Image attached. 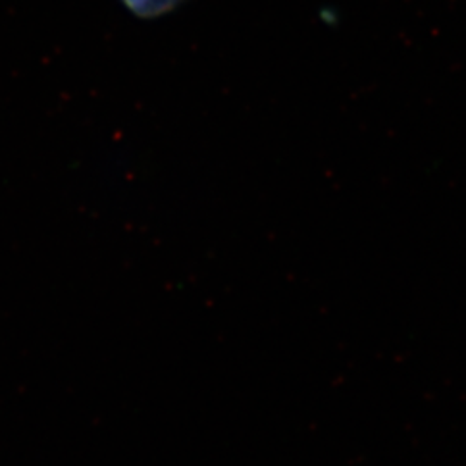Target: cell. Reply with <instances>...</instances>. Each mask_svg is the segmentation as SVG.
<instances>
[{"label": "cell", "mask_w": 466, "mask_h": 466, "mask_svg": "<svg viewBox=\"0 0 466 466\" xmlns=\"http://www.w3.org/2000/svg\"><path fill=\"white\" fill-rule=\"evenodd\" d=\"M134 16L142 19L161 17L175 11L185 0H119Z\"/></svg>", "instance_id": "1"}]
</instances>
